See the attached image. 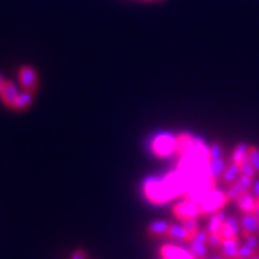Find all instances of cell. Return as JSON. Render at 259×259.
<instances>
[{"label":"cell","mask_w":259,"mask_h":259,"mask_svg":"<svg viewBox=\"0 0 259 259\" xmlns=\"http://www.w3.org/2000/svg\"><path fill=\"white\" fill-rule=\"evenodd\" d=\"M194 139H195V136H192L191 133H181V135H178L177 136V149H175V152L180 156L189 153L191 149H192V145H194Z\"/></svg>","instance_id":"4fadbf2b"},{"label":"cell","mask_w":259,"mask_h":259,"mask_svg":"<svg viewBox=\"0 0 259 259\" xmlns=\"http://www.w3.org/2000/svg\"><path fill=\"white\" fill-rule=\"evenodd\" d=\"M70 259H86V254H84L83 250H77V251H73Z\"/></svg>","instance_id":"83f0119b"},{"label":"cell","mask_w":259,"mask_h":259,"mask_svg":"<svg viewBox=\"0 0 259 259\" xmlns=\"http://www.w3.org/2000/svg\"><path fill=\"white\" fill-rule=\"evenodd\" d=\"M240 228H242L244 237L257 234V219L254 212H245L240 217Z\"/></svg>","instance_id":"9c48e42d"},{"label":"cell","mask_w":259,"mask_h":259,"mask_svg":"<svg viewBox=\"0 0 259 259\" xmlns=\"http://www.w3.org/2000/svg\"><path fill=\"white\" fill-rule=\"evenodd\" d=\"M251 188H253V178L240 174V177L233 184H230V189L227 191V197L230 201H236L240 195L250 192Z\"/></svg>","instance_id":"277c9868"},{"label":"cell","mask_w":259,"mask_h":259,"mask_svg":"<svg viewBox=\"0 0 259 259\" xmlns=\"http://www.w3.org/2000/svg\"><path fill=\"white\" fill-rule=\"evenodd\" d=\"M220 236L224 239H228V237H237L239 236V222L234 215H230L227 217L224 227H222V231H220Z\"/></svg>","instance_id":"2e32d148"},{"label":"cell","mask_w":259,"mask_h":259,"mask_svg":"<svg viewBox=\"0 0 259 259\" xmlns=\"http://www.w3.org/2000/svg\"><path fill=\"white\" fill-rule=\"evenodd\" d=\"M183 225L186 227V230L192 234V237L200 231V230H198V224H197V219H188V220H183Z\"/></svg>","instance_id":"4316f807"},{"label":"cell","mask_w":259,"mask_h":259,"mask_svg":"<svg viewBox=\"0 0 259 259\" xmlns=\"http://www.w3.org/2000/svg\"><path fill=\"white\" fill-rule=\"evenodd\" d=\"M31 102H33V92L24 89V92H19V96H17V99L14 100L13 108L22 111V109H27L31 105Z\"/></svg>","instance_id":"7402d4cb"},{"label":"cell","mask_w":259,"mask_h":259,"mask_svg":"<svg viewBox=\"0 0 259 259\" xmlns=\"http://www.w3.org/2000/svg\"><path fill=\"white\" fill-rule=\"evenodd\" d=\"M161 257L162 259H195L191 251L175 247V245H162L161 248Z\"/></svg>","instance_id":"30bf717a"},{"label":"cell","mask_w":259,"mask_h":259,"mask_svg":"<svg viewBox=\"0 0 259 259\" xmlns=\"http://www.w3.org/2000/svg\"><path fill=\"white\" fill-rule=\"evenodd\" d=\"M0 96H2V100L7 106L13 108V103L14 100L17 99V96H19V91H17L16 84L11 83V81H5L4 86L0 88Z\"/></svg>","instance_id":"7c38bea8"},{"label":"cell","mask_w":259,"mask_h":259,"mask_svg":"<svg viewBox=\"0 0 259 259\" xmlns=\"http://www.w3.org/2000/svg\"><path fill=\"white\" fill-rule=\"evenodd\" d=\"M4 83H5V80H4V77H2V75H0V88L4 86Z\"/></svg>","instance_id":"1f68e13d"},{"label":"cell","mask_w":259,"mask_h":259,"mask_svg":"<svg viewBox=\"0 0 259 259\" xmlns=\"http://www.w3.org/2000/svg\"><path fill=\"white\" fill-rule=\"evenodd\" d=\"M228 201V197H227V192H222V191H217V189H212L205 198H203L198 205H200V209H201V215H206V214H214L217 211H220L227 205Z\"/></svg>","instance_id":"7a4b0ae2"},{"label":"cell","mask_w":259,"mask_h":259,"mask_svg":"<svg viewBox=\"0 0 259 259\" xmlns=\"http://www.w3.org/2000/svg\"><path fill=\"white\" fill-rule=\"evenodd\" d=\"M169 228H170V224H167L165 220H155L149 225L147 231H149V234H152V236L159 237V236H167Z\"/></svg>","instance_id":"44dd1931"},{"label":"cell","mask_w":259,"mask_h":259,"mask_svg":"<svg viewBox=\"0 0 259 259\" xmlns=\"http://www.w3.org/2000/svg\"><path fill=\"white\" fill-rule=\"evenodd\" d=\"M225 220H227V215L224 212H220V211L214 212L211 215V220H209V225H208L206 231L209 234H220L222 227H224V224H225Z\"/></svg>","instance_id":"e0dca14e"},{"label":"cell","mask_w":259,"mask_h":259,"mask_svg":"<svg viewBox=\"0 0 259 259\" xmlns=\"http://www.w3.org/2000/svg\"><path fill=\"white\" fill-rule=\"evenodd\" d=\"M19 81H21V84H22V88L25 91L34 92L36 88H38V73L34 72L33 67L24 66L19 70Z\"/></svg>","instance_id":"52a82bcc"},{"label":"cell","mask_w":259,"mask_h":259,"mask_svg":"<svg viewBox=\"0 0 259 259\" xmlns=\"http://www.w3.org/2000/svg\"><path fill=\"white\" fill-rule=\"evenodd\" d=\"M219 158H225L224 156V149H222L220 142H212L209 145V161L211 159H219Z\"/></svg>","instance_id":"cb8c5ba5"},{"label":"cell","mask_w":259,"mask_h":259,"mask_svg":"<svg viewBox=\"0 0 259 259\" xmlns=\"http://www.w3.org/2000/svg\"><path fill=\"white\" fill-rule=\"evenodd\" d=\"M248 152H250V145L247 142H239L233 150L231 161L240 165L245 159H248Z\"/></svg>","instance_id":"ac0fdd59"},{"label":"cell","mask_w":259,"mask_h":259,"mask_svg":"<svg viewBox=\"0 0 259 259\" xmlns=\"http://www.w3.org/2000/svg\"><path fill=\"white\" fill-rule=\"evenodd\" d=\"M222 240H224V237H222L220 234H209V233H208V245H209L214 251H219V250H220Z\"/></svg>","instance_id":"d4e9b609"},{"label":"cell","mask_w":259,"mask_h":259,"mask_svg":"<svg viewBox=\"0 0 259 259\" xmlns=\"http://www.w3.org/2000/svg\"><path fill=\"white\" fill-rule=\"evenodd\" d=\"M208 231L200 230L192 239H191V248L189 251L195 259H205L208 254Z\"/></svg>","instance_id":"5b68a950"},{"label":"cell","mask_w":259,"mask_h":259,"mask_svg":"<svg viewBox=\"0 0 259 259\" xmlns=\"http://www.w3.org/2000/svg\"><path fill=\"white\" fill-rule=\"evenodd\" d=\"M144 191L147 198L152 200L153 203H165L174 197L167 186L164 184V181H159L156 178H147L144 183Z\"/></svg>","instance_id":"6da1fadb"},{"label":"cell","mask_w":259,"mask_h":259,"mask_svg":"<svg viewBox=\"0 0 259 259\" xmlns=\"http://www.w3.org/2000/svg\"><path fill=\"white\" fill-rule=\"evenodd\" d=\"M254 214H256V219H257V236H259V200H257V203H256Z\"/></svg>","instance_id":"f546056e"},{"label":"cell","mask_w":259,"mask_h":259,"mask_svg":"<svg viewBox=\"0 0 259 259\" xmlns=\"http://www.w3.org/2000/svg\"><path fill=\"white\" fill-rule=\"evenodd\" d=\"M251 191L254 192V197L259 200V178L253 183V188H251Z\"/></svg>","instance_id":"f1b7e54d"},{"label":"cell","mask_w":259,"mask_h":259,"mask_svg":"<svg viewBox=\"0 0 259 259\" xmlns=\"http://www.w3.org/2000/svg\"><path fill=\"white\" fill-rule=\"evenodd\" d=\"M167 237L172 240H180V242H191L192 234L186 230L184 225H170L169 231H167Z\"/></svg>","instance_id":"5bb4252c"},{"label":"cell","mask_w":259,"mask_h":259,"mask_svg":"<svg viewBox=\"0 0 259 259\" xmlns=\"http://www.w3.org/2000/svg\"><path fill=\"white\" fill-rule=\"evenodd\" d=\"M174 214L181 220H188V219H197L198 215H201V209L198 203L186 198L184 201L174 206Z\"/></svg>","instance_id":"8992f818"},{"label":"cell","mask_w":259,"mask_h":259,"mask_svg":"<svg viewBox=\"0 0 259 259\" xmlns=\"http://www.w3.org/2000/svg\"><path fill=\"white\" fill-rule=\"evenodd\" d=\"M236 203H237V206H239V209H240V212H242V214H245V212H254L257 198H256L253 194L247 192V194H244V195H240V197L236 200Z\"/></svg>","instance_id":"9a60e30c"},{"label":"cell","mask_w":259,"mask_h":259,"mask_svg":"<svg viewBox=\"0 0 259 259\" xmlns=\"http://www.w3.org/2000/svg\"><path fill=\"white\" fill-rule=\"evenodd\" d=\"M240 174H242V175H247V177H250V178H254L256 174H257V170L254 169V165L250 162V159H245L242 164H240Z\"/></svg>","instance_id":"603a6c76"},{"label":"cell","mask_w":259,"mask_h":259,"mask_svg":"<svg viewBox=\"0 0 259 259\" xmlns=\"http://www.w3.org/2000/svg\"><path fill=\"white\" fill-rule=\"evenodd\" d=\"M239 240L237 237H228L222 240L220 245V254L224 259H237V251H239Z\"/></svg>","instance_id":"8fae6325"},{"label":"cell","mask_w":259,"mask_h":259,"mask_svg":"<svg viewBox=\"0 0 259 259\" xmlns=\"http://www.w3.org/2000/svg\"><path fill=\"white\" fill-rule=\"evenodd\" d=\"M225 167H227V162H225V158H219V159H211L209 161V175L214 178V180H219L222 178V175H224L225 172Z\"/></svg>","instance_id":"ffe728a7"},{"label":"cell","mask_w":259,"mask_h":259,"mask_svg":"<svg viewBox=\"0 0 259 259\" xmlns=\"http://www.w3.org/2000/svg\"><path fill=\"white\" fill-rule=\"evenodd\" d=\"M248 159L254 165V169L259 172V149L254 145H250V152H248Z\"/></svg>","instance_id":"484cf974"},{"label":"cell","mask_w":259,"mask_h":259,"mask_svg":"<svg viewBox=\"0 0 259 259\" xmlns=\"http://www.w3.org/2000/svg\"><path fill=\"white\" fill-rule=\"evenodd\" d=\"M152 149L158 156H167L174 153L177 149V136H172L169 133L158 135L152 142Z\"/></svg>","instance_id":"3957f363"},{"label":"cell","mask_w":259,"mask_h":259,"mask_svg":"<svg viewBox=\"0 0 259 259\" xmlns=\"http://www.w3.org/2000/svg\"><path fill=\"white\" fill-rule=\"evenodd\" d=\"M250 259H259V251H257V253H254Z\"/></svg>","instance_id":"4dcf8cb0"},{"label":"cell","mask_w":259,"mask_h":259,"mask_svg":"<svg viewBox=\"0 0 259 259\" xmlns=\"http://www.w3.org/2000/svg\"><path fill=\"white\" fill-rule=\"evenodd\" d=\"M259 251V236H250L245 237V242L239 247L237 259H250L254 253Z\"/></svg>","instance_id":"ba28073f"},{"label":"cell","mask_w":259,"mask_h":259,"mask_svg":"<svg viewBox=\"0 0 259 259\" xmlns=\"http://www.w3.org/2000/svg\"><path fill=\"white\" fill-rule=\"evenodd\" d=\"M239 177H240V165L231 161L225 167V172H224V175H222V180H224L225 184L230 186V184H233Z\"/></svg>","instance_id":"d6986e66"}]
</instances>
